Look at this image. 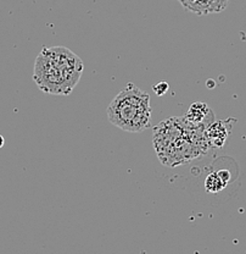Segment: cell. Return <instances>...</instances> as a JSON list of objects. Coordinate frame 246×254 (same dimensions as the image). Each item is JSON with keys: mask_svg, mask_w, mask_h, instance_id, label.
Returning <instances> with one entry per match:
<instances>
[{"mask_svg": "<svg viewBox=\"0 0 246 254\" xmlns=\"http://www.w3.org/2000/svg\"><path fill=\"white\" fill-rule=\"evenodd\" d=\"M203 129L184 118H171L155 127L154 145L158 159L169 168L200 158L208 150Z\"/></svg>", "mask_w": 246, "mask_h": 254, "instance_id": "1", "label": "cell"}, {"mask_svg": "<svg viewBox=\"0 0 246 254\" xmlns=\"http://www.w3.org/2000/svg\"><path fill=\"white\" fill-rule=\"evenodd\" d=\"M83 70V62L72 50L65 47H47L34 63L33 81L44 93L68 95L78 84Z\"/></svg>", "mask_w": 246, "mask_h": 254, "instance_id": "2", "label": "cell"}, {"mask_svg": "<svg viewBox=\"0 0 246 254\" xmlns=\"http://www.w3.org/2000/svg\"><path fill=\"white\" fill-rule=\"evenodd\" d=\"M152 109L150 95L128 83L107 108V118L112 125L127 132H142L151 127Z\"/></svg>", "mask_w": 246, "mask_h": 254, "instance_id": "3", "label": "cell"}, {"mask_svg": "<svg viewBox=\"0 0 246 254\" xmlns=\"http://www.w3.org/2000/svg\"><path fill=\"white\" fill-rule=\"evenodd\" d=\"M187 11L197 16L218 14L226 10L231 0H178Z\"/></svg>", "mask_w": 246, "mask_h": 254, "instance_id": "4", "label": "cell"}, {"mask_svg": "<svg viewBox=\"0 0 246 254\" xmlns=\"http://www.w3.org/2000/svg\"><path fill=\"white\" fill-rule=\"evenodd\" d=\"M185 119L194 127L205 131L206 127L215 121V115H213V111L207 107V104L197 102L190 105Z\"/></svg>", "mask_w": 246, "mask_h": 254, "instance_id": "5", "label": "cell"}, {"mask_svg": "<svg viewBox=\"0 0 246 254\" xmlns=\"http://www.w3.org/2000/svg\"><path fill=\"white\" fill-rule=\"evenodd\" d=\"M231 120L227 121H213L205 129V138L210 148H222L231 133L232 126L229 125Z\"/></svg>", "mask_w": 246, "mask_h": 254, "instance_id": "6", "label": "cell"}, {"mask_svg": "<svg viewBox=\"0 0 246 254\" xmlns=\"http://www.w3.org/2000/svg\"><path fill=\"white\" fill-rule=\"evenodd\" d=\"M226 186L227 184L218 176L217 171L216 173L208 174L205 180V190L208 193H218L221 190H223Z\"/></svg>", "mask_w": 246, "mask_h": 254, "instance_id": "7", "label": "cell"}, {"mask_svg": "<svg viewBox=\"0 0 246 254\" xmlns=\"http://www.w3.org/2000/svg\"><path fill=\"white\" fill-rule=\"evenodd\" d=\"M154 91L157 95H163L168 91V84L166 82H160L154 87Z\"/></svg>", "mask_w": 246, "mask_h": 254, "instance_id": "8", "label": "cell"}, {"mask_svg": "<svg viewBox=\"0 0 246 254\" xmlns=\"http://www.w3.org/2000/svg\"><path fill=\"white\" fill-rule=\"evenodd\" d=\"M217 174H218V176L221 177L226 184H228L229 180H231V173H229L228 170H218L217 171Z\"/></svg>", "mask_w": 246, "mask_h": 254, "instance_id": "9", "label": "cell"}, {"mask_svg": "<svg viewBox=\"0 0 246 254\" xmlns=\"http://www.w3.org/2000/svg\"><path fill=\"white\" fill-rule=\"evenodd\" d=\"M4 143H5L4 137H2L1 134H0V148H2V145H4Z\"/></svg>", "mask_w": 246, "mask_h": 254, "instance_id": "10", "label": "cell"}]
</instances>
